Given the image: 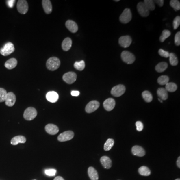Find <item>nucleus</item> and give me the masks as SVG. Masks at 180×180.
<instances>
[{"label":"nucleus","instance_id":"f3484780","mask_svg":"<svg viewBox=\"0 0 180 180\" xmlns=\"http://www.w3.org/2000/svg\"><path fill=\"white\" fill-rule=\"evenodd\" d=\"M132 154L135 156L143 157L145 155V151L142 147L139 146H135L132 149Z\"/></svg>","mask_w":180,"mask_h":180},{"label":"nucleus","instance_id":"bb28decb","mask_svg":"<svg viewBox=\"0 0 180 180\" xmlns=\"http://www.w3.org/2000/svg\"><path fill=\"white\" fill-rule=\"evenodd\" d=\"M138 172L140 174L144 176H148L149 175H150L151 173L150 170L146 166L141 167L138 170Z\"/></svg>","mask_w":180,"mask_h":180},{"label":"nucleus","instance_id":"a18cd8bd","mask_svg":"<svg viewBox=\"0 0 180 180\" xmlns=\"http://www.w3.org/2000/svg\"><path fill=\"white\" fill-rule=\"evenodd\" d=\"M7 2L8 6H9V7L12 8L13 7H14V5L15 3V1L11 0V1H8Z\"/></svg>","mask_w":180,"mask_h":180},{"label":"nucleus","instance_id":"a19ab883","mask_svg":"<svg viewBox=\"0 0 180 180\" xmlns=\"http://www.w3.org/2000/svg\"><path fill=\"white\" fill-rule=\"evenodd\" d=\"M175 43L177 46L180 45V32L177 33L175 37Z\"/></svg>","mask_w":180,"mask_h":180},{"label":"nucleus","instance_id":"c9c22d12","mask_svg":"<svg viewBox=\"0 0 180 180\" xmlns=\"http://www.w3.org/2000/svg\"><path fill=\"white\" fill-rule=\"evenodd\" d=\"M170 6L173 8L175 11H179L180 9V3L178 0H172L170 2Z\"/></svg>","mask_w":180,"mask_h":180},{"label":"nucleus","instance_id":"7c9ffc66","mask_svg":"<svg viewBox=\"0 0 180 180\" xmlns=\"http://www.w3.org/2000/svg\"><path fill=\"white\" fill-rule=\"evenodd\" d=\"M114 140L113 139H108L104 145V150L108 151L111 149L114 145Z\"/></svg>","mask_w":180,"mask_h":180},{"label":"nucleus","instance_id":"f704fd0d","mask_svg":"<svg viewBox=\"0 0 180 180\" xmlns=\"http://www.w3.org/2000/svg\"><path fill=\"white\" fill-rule=\"evenodd\" d=\"M171 32L169 30H164L160 37V41H161V42L162 43L164 42L166 39H167L169 37L171 36Z\"/></svg>","mask_w":180,"mask_h":180},{"label":"nucleus","instance_id":"a211bd4d","mask_svg":"<svg viewBox=\"0 0 180 180\" xmlns=\"http://www.w3.org/2000/svg\"><path fill=\"white\" fill-rule=\"evenodd\" d=\"M46 99L51 103H56L59 99V95L54 91H51L47 94Z\"/></svg>","mask_w":180,"mask_h":180},{"label":"nucleus","instance_id":"b1692460","mask_svg":"<svg viewBox=\"0 0 180 180\" xmlns=\"http://www.w3.org/2000/svg\"><path fill=\"white\" fill-rule=\"evenodd\" d=\"M26 138L23 136H17L15 137L12 138L11 141L12 145H17L19 144V143H26Z\"/></svg>","mask_w":180,"mask_h":180},{"label":"nucleus","instance_id":"3c124183","mask_svg":"<svg viewBox=\"0 0 180 180\" xmlns=\"http://www.w3.org/2000/svg\"><path fill=\"white\" fill-rule=\"evenodd\" d=\"M175 180H180V179H176Z\"/></svg>","mask_w":180,"mask_h":180},{"label":"nucleus","instance_id":"9d476101","mask_svg":"<svg viewBox=\"0 0 180 180\" xmlns=\"http://www.w3.org/2000/svg\"><path fill=\"white\" fill-rule=\"evenodd\" d=\"M100 107V103L97 101H92L86 105L85 111L87 113H93Z\"/></svg>","mask_w":180,"mask_h":180},{"label":"nucleus","instance_id":"49530a36","mask_svg":"<svg viewBox=\"0 0 180 180\" xmlns=\"http://www.w3.org/2000/svg\"><path fill=\"white\" fill-rule=\"evenodd\" d=\"M177 166L179 168H180V157H179V158H178V160L177 161Z\"/></svg>","mask_w":180,"mask_h":180},{"label":"nucleus","instance_id":"37998d69","mask_svg":"<svg viewBox=\"0 0 180 180\" xmlns=\"http://www.w3.org/2000/svg\"><path fill=\"white\" fill-rule=\"evenodd\" d=\"M154 3H156V4L161 7L163 6L164 1L163 0H156V1H154Z\"/></svg>","mask_w":180,"mask_h":180},{"label":"nucleus","instance_id":"6e6552de","mask_svg":"<svg viewBox=\"0 0 180 180\" xmlns=\"http://www.w3.org/2000/svg\"><path fill=\"white\" fill-rule=\"evenodd\" d=\"M17 8L21 14H26L29 10L28 2L26 0H19L17 3Z\"/></svg>","mask_w":180,"mask_h":180},{"label":"nucleus","instance_id":"20e7f679","mask_svg":"<svg viewBox=\"0 0 180 180\" xmlns=\"http://www.w3.org/2000/svg\"><path fill=\"white\" fill-rule=\"evenodd\" d=\"M121 59L123 61L128 64H132L135 61V57L129 51H125L121 53Z\"/></svg>","mask_w":180,"mask_h":180},{"label":"nucleus","instance_id":"dca6fc26","mask_svg":"<svg viewBox=\"0 0 180 180\" xmlns=\"http://www.w3.org/2000/svg\"><path fill=\"white\" fill-rule=\"evenodd\" d=\"M65 25L67 29L69 30V31H70L73 33H76L78 31V25L74 21L69 20L66 22Z\"/></svg>","mask_w":180,"mask_h":180},{"label":"nucleus","instance_id":"f8f14e48","mask_svg":"<svg viewBox=\"0 0 180 180\" xmlns=\"http://www.w3.org/2000/svg\"><path fill=\"white\" fill-rule=\"evenodd\" d=\"M137 10L140 15L142 17H148L150 14V11L143 2H140L138 3L137 5Z\"/></svg>","mask_w":180,"mask_h":180},{"label":"nucleus","instance_id":"aec40b11","mask_svg":"<svg viewBox=\"0 0 180 180\" xmlns=\"http://www.w3.org/2000/svg\"><path fill=\"white\" fill-rule=\"evenodd\" d=\"M100 161L104 168L109 169L111 168L112 165L111 160L107 156L102 157L101 158Z\"/></svg>","mask_w":180,"mask_h":180},{"label":"nucleus","instance_id":"0eeeda50","mask_svg":"<svg viewBox=\"0 0 180 180\" xmlns=\"http://www.w3.org/2000/svg\"><path fill=\"white\" fill-rule=\"evenodd\" d=\"M126 91V87L123 85H118L114 87L111 90L112 95L116 97H119L123 95Z\"/></svg>","mask_w":180,"mask_h":180},{"label":"nucleus","instance_id":"a878e982","mask_svg":"<svg viewBox=\"0 0 180 180\" xmlns=\"http://www.w3.org/2000/svg\"><path fill=\"white\" fill-rule=\"evenodd\" d=\"M168 65L166 62H161L157 65L155 67L156 71L158 73L163 72L167 69Z\"/></svg>","mask_w":180,"mask_h":180},{"label":"nucleus","instance_id":"412c9836","mask_svg":"<svg viewBox=\"0 0 180 180\" xmlns=\"http://www.w3.org/2000/svg\"><path fill=\"white\" fill-rule=\"evenodd\" d=\"M72 41L71 38H66L64 40L62 43V48L64 51H68L71 48Z\"/></svg>","mask_w":180,"mask_h":180},{"label":"nucleus","instance_id":"7ed1b4c3","mask_svg":"<svg viewBox=\"0 0 180 180\" xmlns=\"http://www.w3.org/2000/svg\"><path fill=\"white\" fill-rule=\"evenodd\" d=\"M15 51L14 45L11 42H8L0 49V54L4 56L9 55Z\"/></svg>","mask_w":180,"mask_h":180},{"label":"nucleus","instance_id":"f257e3e1","mask_svg":"<svg viewBox=\"0 0 180 180\" xmlns=\"http://www.w3.org/2000/svg\"><path fill=\"white\" fill-rule=\"evenodd\" d=\"M61 65V62L59 59L55 57L49 58L46 63L47 69L50 71H54L57 70Z\"/></svg>","mask_w":180,"mask_h":180},{"label":"nucleus","instance_id":"c03bdc74","mask_svg":"<svg viewBox=\"0 0 180 180\" xmlns=\"http://www.w3.org/2000/svg\"><path fill=\"white\" fill-rule=\"evenodd\" d=\"M80 92L78 91H72L71 92V95L72 96L77 97L79 96Z\"/></svg>","mask_w":180,"mask_h":180},{"label":"nucleus","instance_id":"ea45409f","mask_svg":"<svg viewBox=\"0 0 180 180\" xmlns=\"http://www.w3.org/2000/svg\"><path fill=\"white\" fill-rule=\"evenodd\" d=\"M158 53H159V54L160 55V56L162 57H164V58H169L170 53L167 51H164L162 49H160L158 51Z\"/></svg>","mask_w":180,"mask_h":180},{"label":"nucleus","instance_id":"9b49d317","mask_svg":"<svg viewBox=\"0 0 180 180\" xmlns=\"http://www.w3.org/2000/svg\"><path fill=\"white\" fill-rule=\"evenodd\" d=\"M132 41V39L130 36H124L119 38V43L121 47L126 48L130 46Z\"/></svg>","mask_w":180,"mask_h":180},{"label":"nucleus","instance_id":"c756f323","mask_svg":"<svg viewBox=\"0 0 180 180\" xmlns=\"http://www.w3.org/2000/svg\"><path fill=\"white\" fill-rule=\"evenodd\" d=\"M142 97L144 100L147 103H150L153 100L152 94L148 91H145L142 93Z\"/></svg>","mask_w":180,"mask_h":180},{"label":"nucleus","instance_id":"e433bc0d","mask_svg":"<svg viewBox=\"0 0 180 180\" xmlns=\"http://www.w3.org/2000/svg\"><path fill=\"white\" fill-rule=\"evenodd\" d=\"M7 92L4 88H0V102H3L6 100Z\"/></svg>","mask_w":180,"mask_h":180},{"label":"nucleus","instance_id":"4be33fe9","mask_svg":"<svg viewBox=\"0 0 180 180\" xmlns=\"http://www.w3.org/2000/svg\"><path fill=\"white\" fill-rule=\"evenodd\" d=\"M18 64V61L17 59L15 58H11L6 61L5 64V66L6 68L9 70H12L14 69L16 67Z\"/></svg>","mask_w":180,"mask_h":180},{"label":"nucleus","instance_id":"09e8293b","mask_svg":"<svg viewBox=\"0 0 180 180\" xmlns=\"http://www.w3.org/2000/svg\"><path fill=\"white\" fill-rule=\"evenodd\" d=\"M158 100H159V101H160V102L163 103V100H161L160 98L158 99Z\"/></svg>","mask_w":180,"mask_h":180},{"label":"nucleus","instance_id":"4c0bfd02","mask_svg":"<svg viewBox=\"0 0 180 180\" xmlns=\"http://www.w3.org/2000/svg\"><path fill=\"white\" fill-rule=\"evenodd\" d=\"M180 25V17L177 16L173 21V27L175 30H176Z\"/></svg>","mask_w":180,"mask_h":180},{"label":"nucleus","instance_id":"393cba45","mask_svg":"<svg viewBox=\"0 0 180 180\" xmlns=\"http://www.w3.org/2000/svg\"><path fill=\"white\" fill-rule=\"evenodd\" d=\"M157 95L162 100H166L168 98V92L163 88H160L158 89Z\"/></svg>","mask_w":180,"mask_h":180},{"label":"nucleus","instance_id":"72a5a7b5","mask_svg":"<svg viewBox=\"0 0 180 180\" xmlns=\"http://www.w3.org/2000/svg\"><path fill=\"white\" fill-rule=\"evenodd\" d=\"M169 77L166 75L161 76L158 79V83L161 85H166L169 83Z\"/></svg>","mask_w":180,"mask_h":180},{"label":"nucleus","instance_id":"f03ea898","mask_svg":"<svg viewBox=\"0 0 180 180\" xmlns=\"http://www.w3.org/2000/svg\"><path fill=\"white\" fill-rule=\"evenodd\" d=\"M37 115V111L33 107L27 108L24 113V118L27 121H31Z\"/></svg>","mask_w":180,"mask_h":180},{"label":"nucleus","instance_id":"ddd939ff","mask_svg":"<svg viewBox=\"0 0 180 180\" xmlns=\"http://www.w3.org/2000/svg\"><path fill=\"white\" fill-rule=\"evenodd\" d=\"M116 103L115 100L113 98H108L103 103L105 109L108 111H111L115 107Z\"/></svg>","mask_w":180,"mask_h":180},{"label":"nucleus","instance_id":"2f4dec72","mask_svg":"<svg viewBox=\"0 0 180 180\" xmlns=\"http://www.w3.org/2000/svg\"><path fill=\"white\" fill-rule=\"evenodd\" d=\"M145 6H146L147 9L149 11H153L155 9V5L154 1L152 0H145L143 2Z\"/></svg>","mask_w":180,"mask_h":180},{"label":"nucleus","instance_id":"c85d7f7f","mask_svg":"<svg viewBox=\"0 0 180 180\" xmlns=\"http://www.w3.org/2000/svg\"><path fill=\"white\" fill-rule=\"evenodd\" d=\"M165 89L167 92H174L177 89V86L174 83L169 82L166 85Z\"/></svg>","mask_w":180,"mask_h":180},{"label":"nucleus","instance_id":"4468645a","mask_svg":"<svg viewBox=\"0 0 180 180\" xmlns=\"http://www.w3.org/2000/svg\"><path fill=\"white\" fill-rule=\"evenodd\" d=\"M16 101V97L12 92L7 93V96L5 100V104L8 107H12L15 105Z\"/></svg>","mask_w":180,"mask_h":180},{"label":"nucleus","instance_id":"de8ad7c7","mask_svg":"<svg viewBox=\"0 0 180 180\" xmlns=\"http://www.w3.org/2000/svg\"><path fill=\"white\" fill-rule=\"evenodd\" d=\"M54 180H65L64 179L63 177H62L61 176H57L54 179Z\"/></svg>","mask_w":180,"mask_h":180},{"label":"nucleus","instance_id":"423d86ee","mask_svg":"<svg viewBox=\"0 0 180 180\" xmlns=\"http://www.w3.org/2000/svg\"><path fill=\"white\" fill-rule=\"evenodd\" d=\"M77 74L73 72H69L65 73L63 76V80L68 84H72L77 80Z\"/></svg>","mask_w":180,"mask_h":180},{"label":"nucleus","instance_id":"2eb2a0df","mask_svg":"<svg viewBox=\"0 0 180 180\" xmlns=\"http://www.w3.org/2000/svg\"><path fill=\"white\" fill-rule=\"evenodd\" d=\"M45 131H46L47 133H48L50 135H54L57 134L59 129L58 127L56 125L52 124H49L45 126Z\"/></svg>","mask_w":180,"mask_h":180},{"label":"nucleus","instance_id":"1a4fd4ad","mask_svg":"<svg viewBox=\"0 0 180 180\" xmlns=\"http://www.w3.org/2000/svg\"><path fill=\"white\" fill-rule=\"evenodd\" d=\"M74 137V133L72 131H68L62 133L59 135L58 141L60 142H66L71 140Z\"/></svg>","mask_w":180,"mask_h":180},{"label":"nucleus","instance_id":"6ab92c4d","mask_svg":"<svg viewBox=\"0 0 180 180\" xmlns=\"http://www.w3.org/2000/svg\"><path fill=\"white\" fill-rule=\"evenodd\" d=\"M42 5L44 12L47 14H50L52 13V5L50 0H43Z\"/></svg>","mask_w":180,"mask_h":180},{"label":"nucleus","instance_id":"79ce46f5","mask_svg":"<svg viewBox=\"0 0 180 180\" xmlns=\"http://www.w3.org/2000/svg\"><path fill=\"white\" fill-rule=\"evenodd\" d=\"M136 128H137V130L138 131L141 132L143 130L144 126H143V123L141 122L137 121V122L136 123Z\"/></svg>","mask_w":180,"mask_h":180},{"label":"nucleus","instance_id":"5701e85b","mask_svg":"<svg viewBox=\"0 0 180 180\" xmlns=\"http://www.w3.org/2000/svg\"><path fill=\"white\" fill-rule=\"evenodd\" d=\"M88 173L91 180H98V174L94 168L90 167L88 170Z\"/></svg>","mask_w":180,"mask_h":180},{"label":"nucleus","instance_id":"8fccbe9b","mask_svg":"<svg viewBox=\"0 0 180 180\" xmlns=\"http://www.w3.org/2000/svg\"><path fill=\"white\" fill-rule=\"evenodd\" d=\"M115 2H119V0H116V1H115Z\"/></svg>","mask_w":180,"mask_h":180},{"label":"nucleus","instance_id":"39448f33","mask_svg":"<svg viewBox=\"0 0 180 180\" xmlns=\"http://www.w3.org/2000/svg\"><path fill=\"white\" fill-rule=\"evenodd\" d=\"M132 15L130 9L126 8L124 10L120 17V21L124 24H127L132 20Z\"/></svg>","mask_w":180,"mask_h":180},{"label":"nucleus","instance_id":"cd10ccee","mask_svg":"<svg viewBox=\"0 0 180 180\" xmlns=\"http://www.w3.org/2000/svg\"><path fill=\"white\" fill-rule=\"evenodd\" d=\"M169 61L170 63L172 66H176L178 64V60L177 59V56L175 54L173 53H171L169 54Z\"/></svg>","mask_w":180,"mask_h":180},{"label":"nucleus","instance_id":"473e14b6","mask_svg":"<svg viewBox=\"0 0 180 180\" xmlns=\"http://www.w3.org/2000/svg\"><path fill=\"white\" fill-rule=\"evenodd\" d=\"M74 67L77 70L80 71H83L84 70V69L85 68V62L83 60L81 61L80 62H76L74 65Z\"/></svg>","mask_w":180,"mask_h":180},{"label":"nucleus","instance_id":"58836bf2","mask_svg":"<svg viewBox=\"0 0 180 180\" xmlns=\"http://www.w3.org/2000/svg\"><path fill=\"white\" fill-rule=\"evenodd\" d=\"M56 173H57V171L55 169H47L45 171L46 175L49 176H54L56 175Z\"/></svg>","mask_w":180,"mask_h":180}]
</instances>
